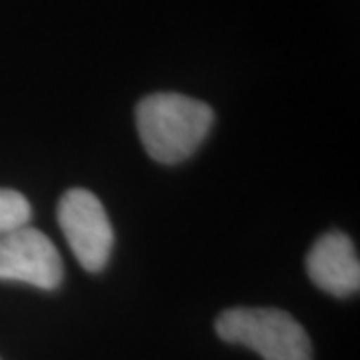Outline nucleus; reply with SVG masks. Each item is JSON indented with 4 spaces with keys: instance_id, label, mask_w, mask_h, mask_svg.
Here are the masks:
<instances>
[{
    "instance_id": "nucleus-1",
    "label": "nucleus",
    "mask_w": 360,
    "mask_h": 360,
    "mask_svg": "<svg viewBox=\"0 0 360 360\" xmlns=\"http://www.w3.org/2000/svg\"><path fill=\"white\" fill-rule=\"evenodd\" d=\"M214 122L212 108L176 92H156L136 104L142 146L156 162L179 165L196 153Z\"/></svg>"
},
{
    "instance_id": "nucleus-2",
    "label": "nucleus",
    "mask_w": 360,
    "mask_h": 360,
    "mask_svg": "<svg viewBox=\"0 0 360 360\" xmlns=\"http://www.w3.org/2000/svg\"><path fill=\"white\" fill-rule=\"evenodd\" d=\"M214 328L224 342L250 348L264 360H312L307 330L284 310H224Z\"/></svg>"
},
{
    "instance_id": "nucleus-3",
    "label": "nucleus",
    "mask_w": 360,
    "mask_h": 360,
    "mask_svg": "<svg viewBox=\"0 0 360 360\" xmlns=\"http://www.w3.org/2000/svg\"><path fill=\"white\" fill-rule=\"evenodd\" d=\"M56 217L66 243L82 269L89 272L103 270L112 252L115 232L96 194L84 188L68 191L58 202Z\"/></svg>"
},
{
    "instance_id": "nucleus-4",
    "label": "nucleus",
    "mask_w": 360,
    "mask_h": 360,
    "mask_svg": "<svg viewBox=\"0 0 360 360\" xmlns=\"http://www.w3.org/2000/svg\"><path fill=\"white\" fill-rule=\"evenodd\" d=\"M65 264L51 238L34 226H22L0 238V281H16L42 290L63 283Z\"/></svg>"
},
{
    "instance_id": "nucleus-5",
    "label": "nucleus",
    "mask_w": 360,
    "mask_h": 360,
    "mask_svg": "<svg viewBox=\"0 0 360 360\" xmlns=\"http://www.w3.org/2000/svg\"><path fill=\"white\" fill-rule=\"evenodd\" d=\"M310 281L335 296L356 295L360 288V260L352 240L342 232L321 236L307 257Z\"/></svg>"
},
{
    "instance_id": "nucleus-6",
    "label": "nucleus",
    "mask_w": 360,
    "mask_h": 360,
    "mask_svg": "<svg viewBox=\"0 0 360 360\" xmlns=\"http://www.w3.org/2000/svg\"><path fill=\"white\" fill-rule=\"evenodd\" d=\"M30 217L32 208L25 194L11 188H0V238L26 226Z\"/></svg>"
}]
</instances>
